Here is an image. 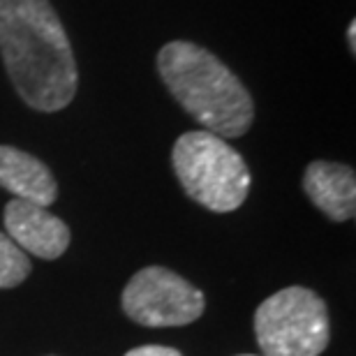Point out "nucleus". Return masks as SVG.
<instances>
[{"instance_id":"3","label":"nucleus","mask_w":356,"mask_h":356,"mask_svg":"<svg viewBox=\"0 0 356 356\" xmlns=\"http://www.w3.org/2000/svg\"><path fill=\"white\" fill-rule=\"evenodd\" d=\"M172 162L176 178L190 199L213 213L236 211L250 192V169L218 134L195 130L176 139Z\"/></svg>"},{"instance_id":"8","label":"nucleus","mask_w":356,"mask_h":356,"mask_svg":"<svg viewBox=\"0 0 356 356\" xmlns=\"http://www.w3.org/2000/svg\"><path fill=\"white\" fill-rule=\"evenodd\" d=\"M0 188L44 209L58 197V185L44 162L14 146H0Z\"/></svg>"},{"instance_id":"5","label":"nucleus","mask_w":356,"mask_h":356,"mask_svg":"<svg viewBox=\"0 0 356 356\" xmlns=\"http://www.w3.org/2000/svg\"><path fill=\"white\" fill-rule=\"evenodd\" d=\"M204 294L165 266L141 268L123 289L125 315L141 326H185L204 315Z\"/></svg>"},{"instance_id":"11","label":"nucleus","mask_w":356,"mask_h":356,"mask_svg":"<svg viewBox=\"0 0 356 356\" xmlns=\"http://www.w3.org/2000/svg\"><path fill=\"white\" fill-rule=\"evenodd\" d=\"M347 38H350V49L354 54L356 51V21H352L350 28H347Z\"/></svg>"},{"instance_id":"9","label":"nucleus","mask_w":356,"mask_h":356,"mask_svg":"<svg viewBox=\"0 0 356 356\" xmlns=\"http://www.w3.org/2000/svg\"><path fill=\"white\" fill-rule=\"evenodd\" d=\"M31 275V259L14 241L0 232V289L19 287Z\"/></svg>"},{"instance_id":"10","label":"nucleus","mask_w":356,"mask_h":356,"mask_svg":"<svg viewBox=\"0 0 356 356\" xmlns=\"http://www.w3.org/2000/svg\"><path fill=\"white\" fill-rule=\"evenodd\" d=\"M125 356H181V352L174 350V347H165V345H144V347H137V350L127 352Z\"/></svg>"},{"instance_id":"6","label":"nucleus","mask_w":356,"mask_h":356,"mask_svg":"<svg viewBox=\"0 0 356 356\" xmlns=\"http://www.w3.org/2000/svg\"><path fill=\"white\" fill-rule=\"evenodd\" d=\"M5 229L24 252L40 259H56L70 245V227L44 206L12 199L5 206Z\"/></svg>"},{"instance_id":"2","label":"nucleus","mask_w":356,"mask_h":356,"mask_svg":"<svg viewBox=\"0 0 356 356\" xmlns=\"http://www.w3.org/2000/svg\"><path fill=\"white\" fill-rule=\"evenodd\" d=\"M160 79L174 99L220 139H236L250 130L254 102L243 81L218 56L195 42L176 40L158 54Z\"/></svg>"},{"instance_id":"4","label":"nucleus","mask_w":356,"mask_h":356,"mask_svg":"<svg viewBox=\"0 0 356 356\" xmlns=\"http://www.w3.org/2000/svg\"><path fill=\"white\" fill-rule=\"evenodd\" d=\"M254 336L264 356H319L331 338L329 310L308 287L280 289L254 312Z\"/></svg>"},{"instance_id":"12","label":"nucleus","mask_w":356,"mask_h":356,"mask_svg":"<svg viewBox=\"0 0 356 356\" xmlns=\"http://www.w3.org/2000/svg\"><path fill=\"white\" fill-rule=\"evenodd\" d=\"M241 356H252V354H241Z\"/></svg>"},{"instance_id":"7","label":"nucleus","mask_w":356,"mask_h":356,"mask_svg":"<svg viewBox=\"0 0 356 356\" xmlns=\"http://www.w3.org/2000/svg\"><path fill=\"white\" fill-rule=\"evenodd\" d=\"M303 190L324 216L336 222H347L356 213V176L354 169L338 162H310L303 174Z\"/></svg>"},{"instance_id":"1","label":"nucleus","mask_w":356,"mask_h":356,"mask_svg":"<svg viewBox=\"0 0 356 356\" xmlns=\"http://www.w3.org/2000/svg\"><path fill=\"white\" fill-rule=\"evenodd\" d=\"M0 56L12 86L31 109L51 113L74 99L76 60L49 0H0Z\"/></svg>"}]
</instances>
